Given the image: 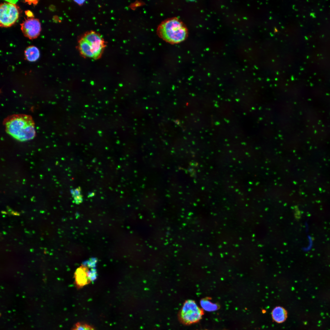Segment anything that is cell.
Listing matches in <instances>:
<instances>
[{"mask_svg": "<svg viewBox=\"0 0 330 330\" xmlns=\"http://www.w3.org/2000/svg\"><path fill=\"white\" fill-rule=\"evenodd\" d=\"M25 59L28 61L34 62L36 61L40 56V52L36 47L31 46L27 47L24 51Z\"/></svg>", "mask_w": 330, "mask_h": 330, "instance_id": "cell-9", "label": "cell"}, {"mask_svg": "<svg viewBox=\"0 0 330 330\" xmlns=\"http://www.w3.org/2000/svg\"><path fill=\"white\" fill-rule=\"evenodd\" d=\"M25 13L28 18H34V14L31 11L27 10L25 11Z\"/></svg>", "mask_w": 330, "mask_h": 330, "instance_id": "cell-12", "label": "cell"}, {"mask_svg": "<svg viewBox=\"0 0 330 330\" xmlns=\"http://www.w3.org/2000/svg\"><path fill=\"white\" fill-rule=\"evenodd\" d=\"M200 304L202 308L207 311H214L220 308V306L218 303L212 302L210 298H208L202 299Z\"/></svg>", "mask_w": 330, "mask_h": 330, "instance_id": "cell-10", "label": "cell"}, {"mask_svg": "<svg viewBox=\"0 0 330 330\" xmlns=\"http://www.w3.org/2000/svg\"><path fill=\"white\" fill-rule=\"evenodd\" d=\"M93 264L89 263L79 267L75 273L76 282L78 286L84 285L95 277V271L93 269Z\"/></svg>", "mask_w": 330, "mask_h": 330, "instance_id": "cell-7", "label": "cell"}, {"mask_svg": "<svg viewBox=\"0 0 330 330\" xmlns=\"http://www.w3.org/2000/svg\"><path fill=\"white\" fill-rule=\"evenodd\" d=\"M204 314V310L199 307L194 301L189 299L184 302L178 316L181 323L189 325L198 322Z\"/></svg>", "mask_w": 330, "mask_h": 330, "instance_id": "cell-4", "label": "cell"}, {"mask_svg": "<svg viewBox=\"0 0 330 330\" xmlns=\"http://www.w3.org/2000/svg\"><path fill=\"white\" fill-rule=\"evenodd\" d=\"M105 47L102 38L93 31L86 33L79 42L81 53L84 56L95 59L100 57Z\"/></svg>", "mask_w": 330, "mask_h": 330, "instance_id": "cell-3", "label": "cell"}, {"mask_svg": "<svg viewBox=\"0 0 330 330\" xmlns=\"http://www.w3.org/2000/svg\"><path fill=\"white\" fill-rule=\"evenodd\" d=\"M157 31L160 37L171 43L182 42L187 35L186 27L180 20L176 18H170L162 22Z\"/></svg>", "mask_w": 330, "mask_h": 330, "instance_id": "cell-2", "label": "cell"}, {"mask_svg": "<svg viewBox=\"0 0 330 330\" xmlns=\"http://www.w3.org/2000/svg\"><path fill=\"white\" fill-rule=\"evenodd\" d=\"M271 315L274 321L277 323H282L286 319L287 312L284 308L277 306L273 309Z\"/></svg>", "mask_w": 330, "mask_h": 330, "instance_id": "cell-8", "label": "cell"}, {"mask_svg": "<svg viewBox=\"0 0 330 330\" xmlns=\"http://www.w3.org/2000/svg\"><path fill=\"white\" fill-rule=\"evenodd\" d=\"M81 199L82 197L80 195H78V196H75V199L76 202H78V203L81 202V201L82 200Z\"/></svg>", "mask_w": 330, "mask_h": 330, "instance_id": "cell-14", "label": "cell"}, {"mask_svg": "<svg viewBox=\"0 0 330 330\" xmlns=\"http://www.w3.org/2000/svg\"><path fill=\"white\" fill-rule=\"evenodd\" d=\"M7 2L0 5V25L2 27L12 26L18 20L20 13L17 5Z\"/></svg>", "mask_w": 330, "mask_h": 330, "instance_id": "cell-5", "label": "cell"}, {"mask_svg": "<svg viewBox=\"0 0 330 330\" xmlns=\"http://www.w3.org/2000/svg\"><path fill=\"white\" fill-rule=\"evenodd\" d=\"M21 30L24 35L30 39L37 38L41 30L39 20L34 18H28L20 24Z\"/></svg>", "mask_w": 330, "mask_h": 330, "instance_id": "cell-6", "label": "cell"}, {"mask_svg": "<svg viewBox=\"0 0 330 330\" xmlns=\"http://www.w3.org/2000/svg\"><path fill=\"white\" fill-rule=\"evenodd\" d=\"M3 124L7 133L18 141L30 140L35 136L34 122L30 116L12 115L5 119Z\"/></svg>", "mask_w": 330, "mask_h": 330, "instance_id": "cell-1", "label": "cell"}, {"mask_svg": "<svg viewBox=\"0 0 330 330\" xmlns=\"http://www.w3.org/2000/svg\"><path fill=\"white\" fill-rule=\"evenodd\" d=\"M73 330H94L90 326L85 324L78 323Z\"/></svg>", "mask_w": 330, "mask_h": 330, "instance_id": "cell-11", "label": "cell"}, {"mask_svg": "<svg viewBox=\"0 0 330 330\" xmlns=\"http://www.w3.org/2000/svg\"><path fill=\"white\" fill-rule=\"evenodd\" d=\"M38 0H26L25 2L28 4L29 5H31L33 4V5H36L38 3Z\"/></svg>", "mask_w": 330, "mask_h": 330, "instance_id": "cell-13", "label": "cell"}]
</instances>
